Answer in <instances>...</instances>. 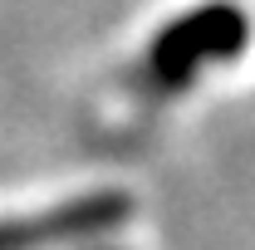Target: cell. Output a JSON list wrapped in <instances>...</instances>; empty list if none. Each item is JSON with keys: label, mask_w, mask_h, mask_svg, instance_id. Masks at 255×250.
Wrapping results in <instances>:
<instances>
[{"label": "cell", "mask_w": 255, "mask_h": 250, "mask_svg": "<svg viewBox=\"0 0 255 250\" xmlns=\"http://www.w3.org/2000/svg\"><path fill=\"white\" fill-rule=\"evenodd\" d=\"M132 211V201L118 191H94L79 201H64L54 211H39L25 221H0V250H54L74 241H98L118 231Z\"/></svg>", "instance_id": "2"}, {"label": "cell", "mask_w": 255, "mask_h": 250, "mask_svg": "<svg viewBox=\"0 0 255 250\" xmlns=\"http://www.w3.org/2000/svg\"><path fill=\"white\" fill-rule=\"evenodd\" d=\"M251 44V15L236 0H206L187 15H177L172 25H162L147 44V79L162 94L187 89L191 79H201L211 64H236Z\"/></svg>", "instance_id": "1"}]
</instances>
